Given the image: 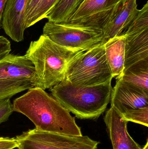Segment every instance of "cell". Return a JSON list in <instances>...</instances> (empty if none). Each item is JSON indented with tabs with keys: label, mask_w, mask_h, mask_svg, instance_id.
I'll list each match as a JSON object with an SVG mask.
<instances>
[{
	"label": "cell",
	"mask_w": 148,
	"mask_h": 149,
	"mask_svg": "<svg viewBox=\"0 0 148 149\" xmlns=\"http://www.w3.org/2000/svg\"><path fill=\"white\" fill-rule=\"evenodd\" d=\"M104 45L108 64L114 77L122 73L124 70L126 37L123 35L115 37Z\"/></svg>",
	"instance_id": "cell-14"
},
{
	"label": "cell",
	"mask_w": 148,
	"mask_h": 149,
	"mask_svg": "<svg viewBox=\"0 0 148 149\" xmlns=\"http://www.w3.org/2000/svg\"><path fill=\"white\" fill-rule=\"evenodd\" d=\"M11 51L10 42L4 36H0V60L9 54Z\"/></svg>",
	"instance_id": "cell-22"
},
{
	"label": "cell",
	"mask_w": 148,
	"mask_h": 149,
	"mask_svg": "<svg viewBox=\"0 0 148 149\" xmlns=\"http://www.w3.org/2000/svg\"><path fill=\"white\" fill-rule=\"evenodd\" d=\"M122 35L126 37L124 69L148 61V22L135 19Z\"/></svg>",
	"instance_id": "cell-8"
},
{
	"label": "cell",
	"mask_w": 148,
	"mask_h": 149,
	"mask_svg": "<svg viewBox=\"0 0 148 149\" xmlns=\"http://www.w3.org/2000/svg\"><path fill=\"white\" fill-rule=\"evenodd\" d=\"M43 35L63 47L85 51L102 43L103 32L94 29L68 26L48 22Z\"/></svg>",
	"instance_id": "cell-7"
},
{
	"label": "cell",
	"mask_w": 148,
	"mask_h": 149,
	"mask_svg": "<svg viewBox=\"0 0 148 149\" xmlns=\"http://www.w3.org/2000/svg\"><path fill=\"white\" fill-rule=\"evenodd\" d=\"M13 112V103L10 99L0 100V124L7 121Z\"/></svg>",
	"instance_id": "cell-20"
},
{
	"label": "cell",
	"mask_w": 148,
	"mask_h": 149,
	"mask_svg": "<svg viewBox=\"0 0 148 149\" xmlns=\"http://www.w3.org/2000/svg\"><path fill=\"white\" fill-rule=\"evenodd\" d=\"M42 0H28L24 13V21H25V28L27 29V26L30 21L31 20L34 13L36 8L40 5Z\"/></svg>",
	"instance_id": "cell-21"
},
{
	"label": "cell",
	"mask_w": 148,
	"mask_h": 149,
	"mask_svg": "<svg viewBox=\"0 0 148 149\" xmlns=\"http://www.w3.org/2000/svg\"><path fill=\"white\" fill-rule=\"evenodd\" d=\"M111 81L94 86L75 85L63 80L50 88L53 97L81 120H96L110 101Z\"/></svg>",
	"instance_id": "cell-3"
},
{
	"label": "cell",
	"mask_w": 148,
	"mask_h": 149,
	"mask_svg": "<svg viewBox=\"0 0 148 149\" xmlns=\"http://www.w3.org/2000/svg\"><path fill=\"white\" fill-rule=\"evenodd\" d=\"M110 102L111 107L119 114L130 109L148 107V91L116 79Z\"/></svg>",
	"instance_id": "cell-9"
},
{
	"label": "cell",
	"mask_w": 148,
	"mask_h": 149,
	"mask_svg": "<svg viewBox=\"0 0 148 149\" xmlns=\"http://www.w3.org/2000/svg\"><path fill=\"white\" fill-rule=\"evenodd\" d=\"M35 68L25 56L9 54L0 60V80L25 78L32 79Z\"/></svg>",
	"instance_id": "cell-12"
},
{
	"label": "cell",
	"mask_w": 148,
	"mask_h": 149,
	"mask_svg": "<svg viewBox=\"0 0 148 149\" xmlns=\"http://www.w3.org/2000/svg\"><path fill=\"white\" fill-rule=\"evenodd\" d=\"M58 1L59 0H42L29 22L27 28H29L42 19L45 18L48 12Z\"/></svg>",
	"instance_id": "cell-19"
},
{
	"label": "cell",
	"mask_w": 148,
	"mask_h": 149,
	"mask_svg": "<svg viewBox=\"0 0 148 149\" xmlns=\"http://www.w3.org/2000/svg\"><path fill=\"white\" fill-rule=\"evenodd\" d=\"M85 0H59L45 18L48 22L65 24Z\"/></svg>",
	"instance_id": "cell-16"
},
{
	"label": "cell",
	"mask_w": 148,
	"mask_h": 149,
	"mask_svg": "<svg viewBox=\"0 0 148 149\" xmlns=\"http://www.w3.org/2000/svg\"><path fill=\"white\" fill-rule=\"evenodd\" d=\"M18 149H97L100 142L87 136H70L36 129L15 137Z\"/></svg>",
	"instance_id": "cell-6"
},
{
	"label": "cell",
	"mask_w": 148,
	"mask_h": 149,
	"mask_svg": "<svg viewBox=\"0 0 148 149\" xmlns=\"http://www.w3.org/2000/svg\"><path fill=\"white\" fill-rule=\"evenodd\" d=\"M113 78L102 43L76 56L69 63L63 80L75 85L89 86L112 81Z\"/></svg>",
	"instance_id": "cell-4"
},
{
	"label": "cell",
	"mask_w": 148,
	"mask_h": 149,
	"mask_svg": "<svg viewBox=\"0 0 148 149\" xmlns=\"http://www.w3.org/2000/svg\"><path fill=\"white\" fill-rule=\"evenodd\" d=\"M83 51L63 47L43 35L31 42L24 56L34 66V86L45 90L61 82L69 63Z\"/></svg>",
	"instance_id": "cell-2"
},
{
	"label": "cell",
	"mask_w": 148,
	"mask_h": 149,
	"mask_svg": "<svg viewBox=\"0 0 148 149\" xmlns=\"http://www.w3.org/2000/svg\"><path fill=\"white\" fill-rule=\"evenodd\" d=\"M28 0H8L3 16L2 26L6 35L14 42L24 39V13Z\"/></svg>",
	"instance_id": "cell-11"
},
{
	"label": "cell",
	"mask_w": 148,
	"mask_h": 149,
	"mask_svg": "<svg viewBox=\"0 0 148 149\" xmlns=\"http://www.w3.org/2000/svg\"><path fill=\"white\" fill-rule=\"evenodd\" d=\"M34 87L30 79H9L0 80V100L9 98L30 88Z\"/></svg>",
	"instance_id": "cell-17"
},
{
	"label": "cell",
	"mask_w": 148,
	"mask_h": 149,
	"mask_svg": "<svg viewBox=\"0 0 148 149\" xmlns=\"http://www.w3.org/2000/svg\"><path fill=\"white\" fill-rule=\"evenodd\" d=\"M104 121L113 149H142L129 134L128 122L112 107L106 112Z\"/></svg>",
	"instance_id": "cell-10"
},
{
	"label": "cell",
	"mask_w": 148,
	"mask_h": 149,
	"mask_svg": "<svg viewBox=\"0 0 148 149\" xmlns=\"http://www.w3.org/2000/svg\"><path fill=\"white\" fill-rule=\"evenodd\" d=\"M142 149H148V140H147V142L145 146L142 148Z\"/></svg>",
	"instance_id": "cell-25"
},
{
	"label": "cell",
	"mask_w": 148,
	"mask_h": 149,
	"mask_svg": "<svg viewBox=\"0 0 148 149\" xmlns=\"http://www.w3.org/2000/svg\"><path fill=\"white\" fill-rule=\"evenodd\" d=\"M120 115L128 122H131L148 127V107L127 110Z\"/></svg>",
	"instance_id": "cell-18"
},
{
	"label": "cell",
	"mask_w": 148,
	"mask_h": 149,
	"mask_svg": "<svg viewBox=\"0 0 148 149\" xmlns=\"http://www.w3.org/2000/svg\"><path fill=\"white\" fill-rule=\"evenodd\" d=\"M7 1L8 0H0V30L1 26L2 21L4 9H5Z\"/></svg>",
	"instance_id": "cell-24"
},
{
	"label": "cell",
	"mask_w": 148,
	"mask_h": 149,
	"mask_svg": "<svg viewBox=\"0 0 148 149\" xmlns=\"http://www.w3.org/2000/svg\"><path fill=\"white\" fill-rule=\"evenodd\" d=\"M13 106L14 112L28 117L36 130L70 136L83 135L75 117L41 88H30L13 101Z\"/></svg>",
	"instance_id": "cell-1"
},
{
	"label": "cell",
	"mask_w": 148,
	"mask_h": 149,
	"mask_svg": "<svg viewBox=\"0 0 148 149\" xmlns=\"http://www.w3.org/2000/svg\"><path fill=\"white\" fill-rule=\"evenodd\" d=\"M18 146L15 137H0V149H14Z\"/></svg>",
	"instance_id": "cell-23"
},
{
	"label": "cell",
	"mask_w": 148,
	"mask_h": 149,
	"mask_svg": "<svg viewBox=\"0 0 148 149\" xmlns=\"http://www.w3.org/2000/svg\"><path fill=\"white\" fill-rule=\"evenodd\" d=\"M126 1L85 0L67 23L63 24L102 31L120 11Z\"/></svg>",
	"instance_id": "cell-5"
},
{
	"label": "cell",
	"mask_w": 148,
	"mask_h": 149,
	"mask_svg": "<svg viewBox=\"0 0 148 149\" xmlns=\"http://www.w3.org/2000/svg\"><path fill=\"white\" fill-rule=\"evenodd\" d=\"M116 79L148 91V61H144L124 69Z\"/></svg>",
	"instance_id": "cell-15"
},
{
	"label": "cell",
	"mask_w": 148,
	"mask_h": 149,
	"mask_svg": "<svg viewBox=\"0 0 148 149\" xmlns=\"http://www.w3.org/2000/svg\"><path fill=\"white\" fill-rule=\"evenodd\" d=\"M137 0H127L126 3L116 16L103 30L102 43L120 36L138 15Z\"/></svg>",
	"instance_id": "cell-13"
}]
</instances>
